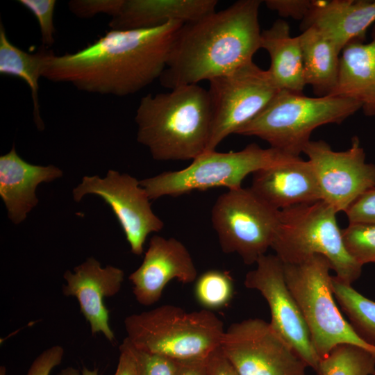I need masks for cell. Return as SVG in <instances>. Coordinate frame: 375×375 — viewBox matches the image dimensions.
<instances>
[{
	"instance_id": "4fadbf2b",
	"label": "cell",
	"mask_w": 375,
	"mask_h": 375,
	"mask_svg": "<svg viewBox=\"0 0 375 375\" xmlns=\"http://www.w3.org/2000/svg\"><path fill=\"white\" fill-rule=\"evenodd\" d=\"M100 197L112 209L126 236L131 251L140 256L147 236L159 232L163 222L153 212L149 197L140 181L128 174L109 169L104 178L85 176L73 189L74 201L86 194Z\"/></svg>"
},
{
	"instance_id": "ab89813d",
	"label": "cell",
	"mask_w": 375,
	"mask_h": 375,
	"mask_svg": "<svg viewBox=\"0 0 375 375\" xmlns=\"http://www.w3.org/2000/svg\"><path fill=\"white\" fill-rule=\"evenodd\" d=\"M374 375H375V374H374Z\"/></svg>"
},
{
	"instance_id": "3957f363",
	"label": "cell",
	"mask_w": 375,
	"mask_h": 375,
	"mask_svg": "<svg viewBox=\"0 0 375 375\" xmlns=\"http://www.w3.org/2000/svg\"><path fill=\"white\" fill-rule=\"evenodd\" d=\"M137 140L154 160H194L206 151L210 132L208 90L198 84L143 97L136 110Z\"/></svg>"
},
{
	"instance_id": "d590c367",
	"label": "cell",
	"mask_w": 375,
	"mask_h": 375,
	"mask_svg": "<svg viewBox=\"0 0 375 375\" xmlns=\"http://www.w3.org/2000/svg\"><path fill=\"white\" fill-rule=\"evenodd\" d=\"M208 375H239L220 347L208 358Z\"/></svg>"
},
{
	"instance_id": "8992f818",
	"label": "cell",
	"mask_w": 375,
	"mask_h": 375,
	"mask_svg": "<svg viewBox=\"0 0 375 375\" xmlns=\"http://www.w3.org/2000/svg\"><path fill=\"white\" fill-rule=\"evenodd\" d=\"M337 213L322 200L281 210L271 248L283 263H299L322 255L329 261L335 276L351 285L360 276L362 266L346 248Z\"/></svg>"
},
{
	"instance_id": "d6986e66",
	"label": "cell",
	"mask_w": 375,
	"mask_h": 375,
	"mask_svg": "<svg viewBox=\"0 0 375 375\" xmlns=\"http://www.w3.org/2000/svg\"><path fill=\"white\" fill-rule=\"evenodd\" d=\"M62 176V171L53 165L42 166L26 162L17 154L15 145L1 156L0 196L10 220L15 224L24 221L38 203V186Z\"/></svg>"
},
{
	"instance_id": "5bb4252c",
	"label": "cell",
	"mask_w": 375,
	"mask_h": 375,
	"mask_svg": "<svg viewBox=\"0 0 375 375\" xmlns=\"http://www.w3.org/2000/svg\"><path fill=\"white\" fill-rule=\"evenodd\" d=\"M256 267L247 272L244 285L256 290L267 301L272 328L317 374L320 358L311 340L300 308L289 290L283 263L276 255H263Z\"/></svg>"
},
{
	"instance_id": "e575fe53",
	"label": "cell",
	"mask_w": 375,
	"mask_h": 375,
	"mask_svg": "<svg viewBox=\"0 0 375 375\" xmlns=\"http://www.w3.org/2000/svg\"><path fill=\"white\" fill-rule=\"evenodd\" d=\"M119 349L118 362L113 375H139L135 349L126 338Z\"/></svg>"
},
{
	"instance_id": "ba28073f",
	"label": "cell",
	"mask_w": 375,
	"mask_h": 375,
	"mask_svg": "<svg viewBox=\"0 0 375 375\" xmlns=\"http://www.w3.org/2000/svg\"><path fill=\"white\" fill-rule=\"evenodd\" d=\"M331 264L322 255L299 263H283L287 285L296 300L308 328L320 360L337 345L351 344L375 354L339 310L333 299Z\"/></svg>"
},
{
	"instance_id": "e0dca14e",
	"label": "cell",
	"mask_w": 375,
	"mask_h": 375,
	"mask_svg": "<svg viewBox=\"0 0 375 375\" xmlns=\"http://www.w3.org/2000/svg\"><path fill=\"white\" fill-rule=\"evenodd\" d=\"M250 188L278 210L322 200L310 162L300 156L253 173Z\"/></svg>"
},
{
	"instance_id": "7a4b0ae2",
	"label": "cell",
	"mask_w": 375,
	"mask_h": 375,
	"mask_svg": "<svg viewBox=\"0 0 375 375\" xmlns=\"http://www.w3.org/2000/svg\"><path fill=\"white\" fill-rule=\"evenodd\" d=\"M260 0H240L184 24L171 47L159 80L167 88L197 84L253 61L260 48Z\"/></svg>"
},
{
	"instance_id": "7402d4cb",
	"label": "cell",
	"mask_w": 375,
	"mask_h": 375,
	"mask_svg": "<svg viewBox=\"0 0 375 375\" xmlns=\"http://www.w3.org/2000/svg\"><path fill=\"white\" fill-rule=\"evenodd\" d=\"M260 48L269 56L268 71L278 89L302 93L306 84L301 47L299 36H292L287 22L278 19L262 31Z\"/></svg>"
},
{
	"instance_id": "d6a6232c",
	"label": "cell",
	"mask_w": 375,
	"mask_h": 375,
	"mask_svg": "<svg viewBox=\"0 0 375 375\" xmlns=\"http://www.w3.org/2000/svg\"><path fill=\"white\" fill-rule=\"evenodd\" d=\"M64 353L60 345L46 349L33 361L26 375H49L61 363Z\"/></svg>"
},
{
	"instance_id": "52a82bcc",
	"label": "cell",
	"mask_w": 375,
	"mask_h": 375,
	"mask_svg": "<svg viewBox=\"0 0 375 375\" xmlns=\"http://www.w3.org/2000/svg\"><path fill=\"white\" fill-rule=\"evenodd\" d=\"M296 157L270 147L264 149L251 143L238 151L204 152L184 169L164 172L140 181V183L150 200L214 188L238 189L242 188L243 180L249 174Z\"/></svg>"
},
{
	"instance_id": "ffe728a7",
	"label": "cell",
	"mask_w": 375,
	"mask_h": 375,
	"mask_svg": "<svg viewBox=\"0 0 375 375\" xmlns=\"http://www.w3.org/2000/svg\"><path fill=\"white\" fill-rule=\"evenodd\" d=\"M216 0H124L109 26L114 30L156 28L172 21H196L216 10Z\"/></svg>"
},
{
	"instance_id": "9a60e30c",
	"label": "cell",
	"mask_w": 375,
	"mask_h": 375,
	"mask_svg": "<svg viewBox=\"0 0 375 375\" xmlns=\"http://www.w3.org/2000/svg\"><path fill=\"white\" fill-rule=\"evenodd\" d=\"M197 278L195 264L185 246L174 238L160 235L151 238L142 264L128 276L136 301L145 306L159 301L170 281L188 284Z\"/></svg>"
},
{
	"instance_id": "4316f807",
	"label": "cell",
	"mask_w": 375,
	"mask_h": 375,
	"mask_svg": "<svg viewBox=\"0 0 375 375\" xmlns=\"http://www.w3.org/2000/svg\"><path fill=\"white\" fill-rule=\"evenodd\" d=\"M194 294L205 309L222 308L229 303L233 295L232 278L222 270H208L197 277Z\"/></svg>"
},
{
	"instance_id": "7c38bea8",
	"label": "cell",
	"mask_w": 375,
	"mask_h": 375,
	"mask_svg": "<svg viewBox=\"0 0 375 375\" xmlns=\"http://www.w3.org/2000/svg\"><path fill=\"white\" fill-rule=\"evenodd\" d=\"M303 153L312 167L322 201L337 212H345L360 195L375 187V165L366 162L357 136L345 151H334L319 140H310Z\"/></svg>"
},
{
	"instance_id": "83f0119b",
	"label": "cell",
	"mask_w": 375,
	"mask_h": 375,
	"mask_svg": "<svg viewBox=\"0 0 375 375\" xmlns=\"http://www.w3.org/2000/svg\"><path fill=\"white\" fill-rule=\"evenodd\" d=\"M342 235L347 251L359 264L375 263V225L349 224Z\"/></svg>"
},
{
	"instance_id": "cb8c5ba5",
	"label": "cell",
	"mask_w": 375,
	"mask_h": 375,
	"mask_svg": "<svg viewBox=\"0 0 375 375\" xmlns=\"http://www.w3.org/2000/svg\"><path fill=\"white\" fill-rule=\"evenodd\" d=\"M52 50L41 47L35 53L26 52L14 45L8 39L2 24L0 25V73L22 79L29 87L33 103V116L37 127L42 130L38 101L39 78L46 60Z\"/></svg>"
},
{
	"instance_id": "2e32d148",
	"label": "cell",
	"mask_w": 375,
	"mask_h": 375,
	"mask_svg": "<svg viewBox=\"0 0 375 375\" xmlns=\"http://www.w3.org/2000/svg\"><path fill=\"white\" fill-rule=\"evenodd\" d=\"M63 278L66 281L62 289L63 294L77 299L92 334L101 333L109 342H114L115 336L110 326L109 311L104 300L120 291L124 271L112 265L103 267L99 260L90 257L73 271H66Z\"/></svg>"
},
{
	"instance_id": "603a6c76",
	"label": "cell",
	"mask_w": 375,
	"mask_h": 375,
	"mask_svg": "<svg viewBox=\"0 0 375 375\" xmlns=\"http://www.w3.org/2000/svg\"><path fill=\"white\" fill-rule=\"evenodd\" d=\"M301 47L304 79L317 97L330 96L336 88L341 52L313 28L298 35Z\"/></svg>"
},
{
	"instance_id": "4dcf8cb0",
	"label": "cell",
	"mask_w": 375,
	"mask_h": 375,
	"mask_svg": "<svg viewBox=\"0 0 375 375\" xmlns=\"http://www.w3.org/2000/svg\"><path fill=\"white\" fill-rule=\"evenodd\" d=\"M133 348L137 358L139 375H175L176 360Z\"/></svg>"
},
{
	"instance_id": "1f68e13d",
	"label": "cell",
	"mask_w": 375,
	"mask_h": 375,
	"mask_svg": "<svg viewBox=\"0 0 375 375\" xmlns=\"http://www.w3.org/2000/svg\"><path fill=\"white\" fill-rule=\"evenodd\" d=\"M344 212L349 224L375 225V187L360 195Z\"/></svg>"
},
{
	"instance_id": "836d02e7",
	"label": "cell",
	"mask_w": 375,
	"mask_h": 375,
	"mask_svg": "<svg viewBox=\"0 0 375 375\" xmlns=\"http://www.w3.org/2000/svg\"><path fill=\"white\" fill-rule=\"evenodd\" d=\"M267 7L283 17L303 20L309 12L312 1L310 0H266Z\"/></svg>"
},
{
	"instance_id": "f546056e",
	"label": "cell",
	"mask_w": 375,
	"mask_h": 375,
	"mask_svg": "<svg viewBox=\"0 0 375 375\" xmlns=\"http://www.w3.org/2000/svg\"><path fill=\"white\" fill-rule=\"evenodd\" d=\"M124 0H72L68 3L69 10L81 18H90L103 13L115 17Z\"/></svg>"
},
{
	"instance_id": "d4e9b609",
	"label": "cell",
	"mask_w": 375,
	"mask_h": 375,
	"mask_svg": "<svg viewBox=\"0 0 375 375\" xmlns=\"http://www.w3.org/2000/svg\"><path fill=\"white\" fill-rule=\"evenodd\" d=\"M331 284L333 295L355 333L375 349V301L335 276H332Z\"/></svg>"
},
{
	"instance_id": "8fae6325",
	"label": "cell",
	"mask_w": 375,
	"mask_h": 375,
	"mask_svg": "<svg viewBox=\"0 0 375 375\" xmlns=\"http://www.w3.org/2000/svg\"><path fill=\"white\" fill-rule=\"evenodd\" d=\"M220 349L239 375H306V362L261 319L232 324Z\"/></svg>"
},
{
	"instance_id": "5b68a950",
	"label": "cell",
	"mask_w": 375,
	"mask_h": 375,
	"mask_svg": "<svg viewBox=\"0 0 375 375\" xmlns=\"http://www.w3.org/2000/svg\"><path fill=\"white\" fill-rule=\"evenodd\" d=\"M361 109L356 100L341 96L310 97L280 90L267 106L235 134L255 136L270 147L300 156L313 131L340 124Z\"/></svg>"
},
{
	"instance_id": "9c48e42d",
	"label": "cell",
	"mask_w": 375,
	"mask_h": 375,
	"mask_svg": "<svg viewBox=\"0 0 375 375\" xmlns=\"http://www.w3.org/2000/svg\"><path fill=\"white\" fill-rule=\"evenodd\" d=\"M279 211L250 188L228 190L218 197L211 211L212 227L222 250L238 254L246 265L256 263L272 247Z\"/></svg>"
},
{
	"instance_id": "74e56055",
	"label": "cell",
	"mask_w": 375,
	"mask_h": 375,
	"mask_svg": "<svg viewBox=\"0 0 375 375\" xmlns=\"http://www.w3.org/2000/svg\"><path fill=\"white\" fill-rule=\"evenodd\" d=\"M57 375H81V374L78 369L73 367H67L61 369ZM81 375H99V374L97 369H90L83 367Z\"/></svg>"
},
{
	"instance_id": "8d00e7d4",
	"label": "cell",
	"mask_w": 375,
	"mask_h": 375,
	"mask_svg": "<svg viewBox=\"0 0 375 375\" xmlns=\"http://www.w3.org/2000/svg\"><path fill=\"white\" fill-rule=\"evenodd\" d=\"M208 358L176 360L175 375H208Z\"/></svg>"
},
{
	"instance_id": "ac0fdd59",
	"label": "cell",
	"mask_w": 375,
	"mask_h": 375,
	"mask_svg": "<svg viewBox=\"0 0 375 375\" xmlns=\"http://www.w3.org/2000/svg\"><path fill=\"white\" fill-rule=\"evenodd\" d=\"M301 22L302 31L316 29L342 52L354 41H365L367 29L375 24V1H312Z\"/></svg>"
},
{
	"instance_id": "277c9868",
	"label": "cell",
	"mask_w": 375,
	"mask_h": 375,
	"mask_svg": "<svg viewBox=\"0 0 375 375\" xmlns=\"http://www.w3.org/2000/svg\"><path fill=\"white\" fill-rule=\"evenodd\" d=\"M124 323L136 349L174 360L208 358L220 347L225 331L211 310L188 312L171 304L130 315Z\"/></svg>"
},
{
	"instance_id": "6da1fadb",
	"label": "cell",
	"mask_w": 375,
	"mask_h": 375,
	"mask_svg": "<svg viewBox=\"0 0 375 375\" xmlns=\"http://www.w3.org/2000/svg\"><path fill=\"white\" fill-rule=\"evenodd\" d=\"M183 24L172 21L151 28L111 29L76 52L57 56L52 51L42 77L87 92L134 94L160 77Z\"/></svg>"
},
{
	"instance_id": "484cf974",
	"label": "cell",
	"mask_w": 375,
	"mask_h": 375,
	"mask_svg": "<svg viewBox=\"0 0 375 375\" xmlns=\"http://www.w3.org/2000/svg\"><path fill=\"white\" fill-rule=\"evenodd\" d=\"M318 375H374L375 354L351 344H341L320 360Z\"/></svg>"
},
{
	"instance_id": "44dd1931",
	"label": "cell",
	"mask_w": 375,
	"mask_h": 375,
	"mask_svg": "<svg viewBox=\"0 0 375 375\" xmlns=\"http://www.w3.org/2000/svg\"><path fill=\"white\" fill-rule=\"evenodd\" d=\"M331 96L356 100L366 116H375V24L369 42L354 41L342 51L338 81Z\"/></svg>"
},
{
	"instance_id": "30bf717a",
	"label": "cell",
	"mask_w": 375,
	"mask_h": 375,
	"mask_svg": "<svg viewBox=\"0 0 375 375\" xmlns=\"http://www.w3.org/2000/svg\"><path fill=\"white\" fill-rule=\"evenodd\" d=\"M211 124L205 152L256 117L280 90L268 69L253 61L209 81Z\"/></svg>"
},
{
	"instance_id": "f35d334b",
	"label": "cell",
	"mask_w": 375,
	"mask_h": 375,
	"mask_svg": "<svg viewBox=\"0 0 375 375\" xmlns=\"http://www.w3.org/2000/svg\"><path fill=\"white\" fill-rule=\"evenodd\" d=\"M6 367L3 365H1L0 367V375H6Z\"/></svg>"
},
{
	"instance_id": "f1b7e54d",
	"label": "cell",
	"mask_w": 375,
	"mask_h": 375,
	"mask_svg": "<svg viewBox=\"0 0 375 375\" xmlns=\"http://www.w3.org/2000/svg\"><path fill=\"white\" fill-rule=\"evenodd\" d=\"M18 2L28 9L38 22L42 46L49 48L54 43L53 24L55 0H19Z\"/></svg>"
}]
</instances>
